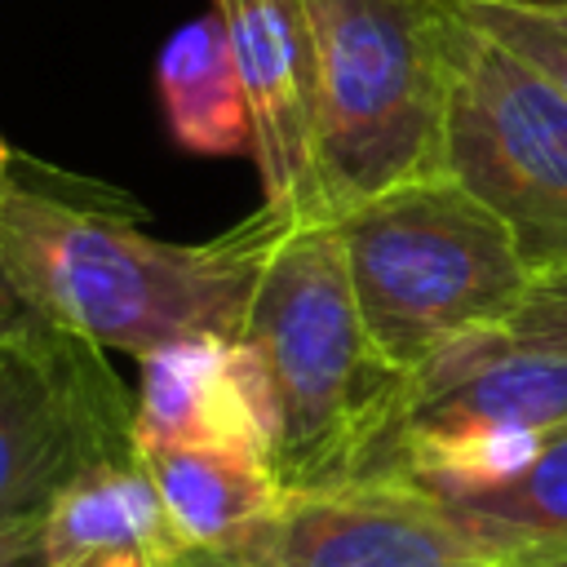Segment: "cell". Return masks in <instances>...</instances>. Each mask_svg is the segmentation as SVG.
<instances>
[{
  "label": "cell",
  "instance_id": "18",
  "mask_svg": "<svg viewBox=\"0 0 567 567\" xmlns=\"http://www.w3.org/2000/svg\"><path fill=\"white\" fill-rule=\"evenodd\" d=\"M0 567H44V518L0 523Z\"/></svg>",
  "mask_w": 567,
  "mask_h": 567
},
{
  "label": "cell",
  "instance_id": "2",
  "mask_svg": "<svg viewBox=\"0 0 567 567\" xmlns=\"http://www.w3.org/2000/svg\"><path fill=\"white\" fill-rule=\"evenodd\" d=\"M275 394V474L288 492L377 483L408 399L354 301L337 221L279 226L244 332Z\"/></svg>",
  "mask_w": 567,
  "mask_h": 567
},
{
  "label": "cell",
  "instance_id": "13",
  "mask_svg": "<svg viewBox=\"0 0 567 567\" xmlns=\"http://www.w3.org/2000/svg\"><path fill=\"white\" fill-rule=\"evenodd\" d=\"M434 501V496H430ZM492 567L567 563V425L505 483L439 501Z\"/></svg>",
  "mask_w": 567,
  "mask_h": 567
},
{
  "label": "cell",
  "instance_id": "1",
  "mask_svg": "<svg viewBox=\"0 0 567 567\" xmlns=\"http://www.w3.org/2000/svg\"><path fill=\"white\" fill-rule=\"evenodd\" d=\"M275 235L261 208L208 244H168L128 213L0 186V257L40 319L137 359L199 332L239 337Z\"/></svg>",
  "mask_w": 567,
  "mask_h": 567
},
{
  "label": "cell",
  "instance_id": "10",
  "mask_svg": "<svg viewBox=\"0 0 567 567\" xmlns=\"http://www.w3.org/2000/svg\"><path fill=\"white\" fill-rule=\"evenodd\" d=\"M137 452L235 447L275 465V394L266 363L244 337H182L142 359L133 394Z\"/></svg>",
  "mask_w": 567,
  "mask_h": 567
},
{
  "label": "cell",
  "instance_id": "16",
  "mask_svg": "<svg viewBox=\"0 0 567 567\" xmlns=\"http://www.w3.org/2000/svg\"><path fill=\"white\" fill-rule=\"evenodd\" d=\"M505 337L567 354V270H554V275H536L532 279V288H527L518 315L509 319Z\"/></svg>",
  "mask_w": 567,
  "mask_h": 567
},
{
  "label": "cell",
  "instance_id": "3",
  "mask_svg": "<svg viewBox=\"0 0 567 567\" xmlns=\"http://www.w3.org/2000/svg\"><path fill=\"white\" fill-rule=\"evenodd\" d=\"M319 53V173L332 221L447 173L456 0H306Z\"/></svg>",
  "mask_w": 567,
  "mask_h": 567
},
{
  "label": "cell",
  "instance_id": "6",
  "mask_svg": "<svg viewBox=\"0 0 567 567\" xmlns=\"http://www.w3.org/2000/svg\"><path fill=\"white\" fill-rule=\"evenodd\" d=\"M133 456V394L102 346L53 323L0 341V523L44 518L80 474Z\"/></svg>",
  "mask_w": 567,
  "mask_h": 567
},
{
  "label": "cell",
  "instance_id": "5",
  "mask_svg": "<svg viewBox=\"0 0 567 567\" xmlns=\"http://www.w3.org/2000/svg\"><path fill=\"white\" fill-rule=\"evenodd\" d=\"M447 177L514 235L532 275L567 270V97L456 0Z\"/></svg>",
  "mask_w": 567,
  "mask_h": 567
},
{
  "label": "cell",
  "instance_id": "9",
  "mask_svg": "<svg viewBox=\"0 0 567 567\" xmlns=\"http://www.w3.org/2000/svg\"><path fill=\"white\" fill-rule=\"evenodd\" d=\"M567 425V354L478 332L408 377L399 430L377 483L408 456L478 439H549Z\"/></svg>",
  "mask_w": 567,
  "mask_h": 567
},
{
  "label": "cell",
  "instance_id": "8",
  "mask_svg": "<svg viewBox=\"0 0 567 567\" xmlns=\"http://www.w3.org/2000/svg\"><path fill=\"white\" fill-rule=\"evenodd\" d=\"M252 115L261 208L279 226L332 221L319 173V53L306 0H213Z\"/></svg>",
  "mask_w": 567,
  "mask_h": 567
},
{
  "label": "cell",
  "instance_id": "14",
  "mask_svg": "<svg viewBox=\"0 0 567 567\" xmlns=\"http://www.w3.org/2000/svg\"><path fill=\"white\" fill-rule=\"evenodd\" d=\"M159 102L168 133L190 155H248L252 115L221 13L186 22L159 53Z\"/></svg>",
  "mask_w": 567,
  "mask_h": 567
},
{
  "label": "cell",
  "instance_id": "11",
  "mask_svg": "<svg viewBox=\"0 0 567 567\" xmlns=\"http://www.w3.org/2000/svg\"><path fill=\"white\" fill-rule=\"evenodd\" d=\"M44 567H199L173 527L146 465L106 461L80 474L44 514Z\"/></svg>",
  "mask_w": 567,
  "mask_h": 567
},
{
  "label": "cell",
  "instance_id": "19",
  "mask_svg": "<svg viewBox=\"0 0 567 567\" xmlns=\"http://www.w3.org/2000/svg\"><path fill=\"white\" fill-rule=\"evenodd\" d=\"M492 4H509V9H527V13H540L558 27H567V0H492Z\"/></svg>",
  "mask_w": 567,
  "mask_h": 567
},
{
  "label": "cell",
  "instance_id": "22",
  "mask_svg": "<svg viewBox=\"0 0 567 567\" xmlns=\"http://www.w3.org/2000/svg\"><path fill=\"white\" fill-rule=\"evenodd\" d=\"M549 567H567V563H549Z\"/></svg>",
  "mask_w": 567,
  "mask_h": 567
},
{
  "label": "cell",
  "instance_id": "21",
  "mask_svg": "<svg viewBox=\"0 0 567 567\" xmlns=\"http://www.w3.org/2000/svg\"><path fill=\"white\" fill-rule=\"evenodd\" d=\"M554 27H558V22H554ZM558 31H563V35H567V27H558Z\"/></svg>",
  "mask_w": 567,
  "mask_h": 567
},
{
  "label": "cell",
  "instance_id": "17",
  "mask_svg": "<svg viewBox=\"0 0 567 567\" xmlns=\"http://www.w3.org/2000/svg\"><path fill=\"white\" fill-rule=\"evenodd\" d=\"M35 328H44V319H40V310L31 306V297L22 292V284L13 279L9 261L0 257V341L27 337V332H35Z\"/></svg>",
  "mask_w": 567,
  "mask_h": 567
},
{
  "label": "cell",
  "instance_id": "12",
  "mask_svg": "<svg viewBox=\"0 0 567 567\" xmlns=\"http://www.w3.org/2000/svg\"><path fill=\"white\" fill-rule=\"evenodd\" d=\"M173 527L195 549H230L257 532L288 496L266 456L235 447H151L137 452Z\"/></svg>",
  "mask_w": 567,
  "mask_h": 567
},
{
  "label": "cell",
  "instance_id": "7",
  "mask_svg": "<svg viewBox=\"0 0 567 567\" xmlns=\"http://www.w3.org/2000/svg\"><path fill=\"white\" fill-rule=\"evenodd\" d=\"M199 567H492L470 532L425 492L354 483L288 492L230 549H199Z\"/></svg>",
  "mask_w": 567,
  "mask_h": 567
},
{
  "label": "cell",
  "instance_id": "20",
  "mask_svg": "<svg viewBox=\"0 0 567 567\" xmlns=\"http://www.w3.org/2000/svg\"><path fill=\"white\" fill-rule=\"evenodd\" d=\"M4 182H13V151H9V142L0 137V186Z\"/></svg>",
  "mask_w": 567,
  "mask_h": 567
},
{
  "label": "cell",
  "instance_id": "15",
  "mask_svg": "<svg viewBox=\"0 0 567 567\" xmlns=\"http://www.w3.org/2000/svg\"><path fill=\"white\" fill-rule=\"evenodd\" d=\"M461 9L470 13V22H478L487 35H496L523 62H532L567 97V35L549 18L509 9V4H492V0H461Z\"/></svg>",
  "mask_w": 567,
  "mask_h": 567
},
{
  "label": "cell",
  "instance_id": "4",
  "mask_svg": "<svg viewBox=\"0 0 567 567\" xmlns=\"http://www.w3.org/2000/svg\"><path fill=\"white\" fill-rule=\"evenodd\" d=\"M337 235L368 337L408 377L465 337L505 332L536 279L509 226L447 173L341 213Z\"/></svg>",
  "mask_w": 567,
  "mask_h": 567
}]
</instances>
